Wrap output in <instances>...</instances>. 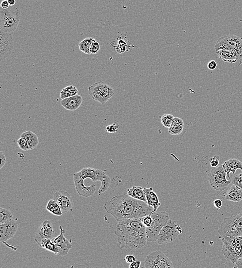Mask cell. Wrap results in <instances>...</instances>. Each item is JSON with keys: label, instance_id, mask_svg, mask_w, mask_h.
I'll return each mask as SVG.
<instances>
[{"label": "cell", "instance_id": "603a6c76", "mask_svg": "<svg viewBox=\"0 0 242 268\" xmlns=\"http://www.w3.org/2000/svg\"><path fill=\"white\" fill-rule=\"evenodd\" d=\"M216 53L219 58L225 62L233 64L240 59L237 54L229 50H220L216 51Z\"/></svg>", "mask_w": 242, "mask_h": 268}, {"label": "cell", "instance_id": "d6986e66", "mask_svg": "<svg viewBox=\"0 0 242 268\" xmlns=\"http://www.w3.org/2000/svg\"><path fill=\"white\" fill-rule=\"evenodd\" d=\"M83 102L82 96L77 95L72 97L62 99L61 105L66 110L70 111H74L80 107Z\"/></svg>", "mask_w": 242, "mask_h": 268}, {"label": "cell", "instance_id": "44dd1931", "mask_svg": "<svg viewBox=\"0 0 242 268\" xmlns=\"http://www.w3.org/2000/svg\"><path fill=\"white\" fill-rule=\"evenodd\" d=\"M223 196L226 200L239 203L242 200V191L237 187L232 185Z\"/></svg>", "mask_w": 242, "mask_h": 268}, {"label": "cell", "instance_id": "f546056e", "mask_svg": "<svg viewBox=\"0 0 242 268\" xmlns=\"http://www.w3.org/2000/svg\"><path fill=\"white\" fill-rule=\"evenodd\" d=\"M78 92L79 91L77 87L74 86H68L62 90L60 93V97L62 100L78 95Z\"/></svg>", "mask_w": 242, "mask_h": 268}, {"label": "cell", "instance_id": "7a4b0ae2", "mask_svg": "<svg viewBox=\"0 0 242 268\" xmlns=\"http://www.w3.org/2000/svg\"><path fill=\"white\" fill-rule=\"evenodd\" d=\"M115 233L121 249H140L147 244L146 227L141 218L119 221Z\"/></svg>", "mask_w": 242, "mask_h": 268}, {"label": "cell", "instance_id": "83f0119b", "mask_svg": "<svg viewBox=\"0 0 242 268\" xmlns=\"http://www.w3.org/2000/svg\"><path fill=\"white\" fill-rule=\"evenodd\" d=\"M46 209L50 213L55 216H62L63 214L61 207L54 199H50L47 205L46 206Z\"/></svg>", "mask_w": 242, "mask_h": 268}, {"label": "cell", "instance_id": "d590c367", "mask_svg": "<svg viewBox=\"0 0 242 268\" xmlns=\"http://www.w3.org/2000/svg\"><path fill=\"white\" fill-rule=\"evenodd\" d=\"M100 50V44L96 40H95L92 43L90 47V53L91 54H96Z\"/></svg>", "mask_w": 242, "mask_h": 268}, {"label": "cell", "instance_id": "9c48e42d", "mask_svg": "<svg viewBox=\"0 0 242 268\" xmlns=\"http://www.w3.org/2000/svg\"><path fill=\"white\" fill-rule=\"evenodd\" d=\"M227 173L223 165L215 167L211 170L208 174V180L213 189L217 191L226 190L232 182L227 180Z\"/></svg>", "mask_w": 242, "mask_h": 268}, {"label": "cell", "instance_id": "e575fe53", "mask_svg": "<svg viewBox=\"0 0 242 268\" xmlns=\"http://www.w3.org/2000/svg\"><path fill=\"white\" fill-rule=\"evenodd\" d=\"M141 220L146 227H149L152 223V218L150 214L141 218Z\"/></svg>", "mask_w": 242, "mask_h": 268}, {"label": "cell", "instance_id": "e0dca14e", "mask_svg": "<svg viewBox=\"0 0 242 268\" xmlns=\"http://www.w3.org/2000/svg\"><path fill=\"white\" fill-rule=\"evenodd\" d=\"M54 234V229L51 221L45 220L38 227L35 236V240L37 244H39L44 239H52Z\"/></svg>", "mask_w": 242, "mask_h": 268}, {"label": "cell", "instance_id": "f6af8a7d", "mask_svg": "<svg viewBox=\"0 0 242 268\" xmlns=\"http://www.w3.org/2000/svg\"><path fill=\"white\" fill-rule=\"evenodd\" d=\"M234 268H242V257L240 258L239 260L235 263Z\"/></svg>", "mask_w": 242, "mask_h": 268}, {"label": "cell", "instance_id": "9a60e30c", "mask_svg": "<svg viewBox=\"0 0 242 268\" xmlns=\"http://www.w3.org/2000/svg\"><path fill=\"white\" fill-rule=\"evenodd\" d=\"M85 178L82 176L80 172L74 174V180L77 192L80 196L89 198L95 193L96 187L95 184L89 186H86L84 184Z\"/></svg>", "mask_w": 242, "mask_h": 268}, {"label": "cell", "instance_id": "4fadbf2b", "mask_svg": "<svg viewBox=\"0 0 242 268\" xmlns=\"http://www.w3.org/2000/svg\"><path fill=\"white\" fill-rule=\"evenodd\" d=\"M18 228V223L13 218L6 222L0 224V241L14 251L17 250V248L8 244L7 241L14 237Z\"/></svg>", "mask_w": 242, "mask_h": 268}, {"label": "cell", "instance_id": "836d02e7", "mask_svg": "<svg viewBox=\"0 0 242 268\" xmlns=\"http://www.w3.org/2000/svg\"><path fill=\"white\" fill-rule=\"evenodd\" d=\"M231 182L233 185L237 187L242 191V173L233 177Z\"/></svg>", "mask_w": 242, "mask_h": 268}, {"label": "cell", "instance_id": "7c38bea8", "mask_svg": "<svg viewBox=\"0 0 242 268\" xmlns=\"http://www.w3.org/2000/svg\"><path fill=\"white\" fill-rule=\"evenodd\" d=\"M146 268H173V263L170 259L160 251L151 252L148 255L145 260V266Z\"/></svg>", "mask_w": 242, "mask_h": 268}, {"label": "cell", "instance_id": "30bf717a", "mask_svg": "<svg viewBox=\"0 0 242 268\" xmlns=\"http://www.w3.org/2000/svg\"><path fill=\"white\" fill-rule=\"evenodd\" d=\"M182 232L183 230L180 225L176 221L170 219L161 231L157 238V243L159 244H164L172 242Z\"/></svg>", "mask_w": 242, "mask_h": 268}, {"label": "cell", "instance_id": "cb8c5ba5", "mask_svg": "<svg viewBox=\"0 0 242 268\" xmlns=\"http://www.w3.org/2000/svg\"><path fill=\"white\" fill-rule=\"evenodd\" d=\"M127 194L135 199L144 201L147 203L146 195L144 188L141 186H133L127 190Z\"/></svg>", "mask_w": 242, "mask_h": 268}, {"label": "cell", "instance_id": "6da1fadb", "mask_svg": "<svg viewBox=\"0 0 242 268\" xmlns=\"http://www.w3.org/2000/svg\"><path fill=\"white\" fill-rule=\"evenodd\" d=\"M106 212L119 221L141 218L153 213V208L144 201L135 199L128 194L118 195L106 202L104 205Z\"/></svg>", "mask_w": 242, "mask_h": 268}, {"label": "cell", "instance_id": "4316f807", "mask_svg": "<svg viewBox=\"0 0 242 268\" xmlns=\"http://www.w3.org/2000/svg\"><path fill=\"white\" fill-rule=\"evenodd\" d=\"M42 248H44L50 252H52L55 255L59 254V250L52 239H44L38 244Z\"/></svg>", "mask_w": 242, "mask_h": 268}, {"label": "cell", "instance_id": "ffe728a7", "mask_svg": "<svg viewBox=\"0 0 242 268\" xmlns=\"http://www.w3.org/2000/svg\"><path fill=\"white\" fill-rule=\"evenodd\" d=\"M144 191L146 195L147 203L149 205V206L153 208V213L156 212L161 205L157 195L154 192L152 187L149 188L145 187Z\"/></svg>", "mask_w": 242, "mask_h": 268}, {"label": "cell", "instance_id": "d6a6232c", "mask_svg": "<svg viewBox=\"0 0 242 268\" xmlns=\"http://www.w3.org/2000/svg\"><path fill=\"white\" fill-rule=\"evenodd\" d=\"M17 143L19 147H20V149L22 150L25 151L31 150L28 143L26 141V139H25L24 138L20 137V138L17 141Z\"/></svg>", "mask_w": 242, "mask_h": 268}, {"label": "cell", "instance_id": "277c9868", "mask_svg": "<svg viewBox=\"0 0 242 268\" xmlns=\"http://www.w3.org/2000/svg\"><path fill=\"white\" fill-rule=\"evenodd\" d=\"M222 252L226 259L236 263L242 257V236L225 237L221 238Z\"/></svg>", "mask_w": 242, "mask_h": 268}, {"label": "cell", "instance_id": "2e32d148", "mask_svg": "<svg viewBox=\"0 0 242 268\" xmlns=\"http://www.w3.org/2000/svg\"><path fill=\"white\" fill-rule=\"evenodd\" d=\"M53 198L61 207L63 214L71 210L74 206L72 196L67 191H57L54 193Z\"/></svg>", "mask_w": 242, "mask_h": 268}, {"label": "cell", "instance_id": "f35d334b", "mask_svg": "<svg viewBox=\"0 0 242 268\" xmlns=\"http://www.w3.org/2000/svg\"><path fill=\"white\" fill-rule=\"evenodd\" d=\"M0 159H1L0 169H2L6 162V159L5 154H4L3 152H2V151L0 152Z\"/></svg>", "mask_w": 242, "mask_h": 268}, {"label": "cell", "instance_id": "f1b7e54d", "mask_svg": "<svg viewBox=\"0 0 242 268\" xmlns=\"http://www.w3.org/2000/svg\"><path fill=\"white\" fill-rule=\"evenodd\" d=\"M95 39L93 37L86 38L85 39L81 41L79 43V46L80 50L82 52L86 54H91L90 53V47L92 44L95 41Z\"/></svg>", "mask_w": 242, "mask_h": 268}, {"label": "cell", "instance_id": "ac0fdd59", "mask_svg": "<svg viewBox=\"0 0 242 268\" xmlns=\"http://www.w3.org/2000/svg\"><path fill=\"white\" fill-rule=\"evenodd\" d=\"M59 229L61 230V234L57 237L53 238L52 240L59 248V253L58 255L64 256L68 254L69 251L72 248V245L71 241L64 236V234L66 231L64 230L61 225L59 226Z\"/></svg>", "mask_w": 242, "mask_h": 268}, {"label": "cell", "instance_id": "484cf974", "mask_svg": "<svg viewBox=\"0 0 242 268\" xmlns=\"http://www.w3.org/2000/svg\"><path fill=\"white\" fill-rule=\"evenodd\" d=\"M20 137L26 139L30 146L31 150L35 149L39 144V140L37 135L32 131H26L25 132H23Z\"/></svg>", "mask_w": 242, "mask_h": 268}, {"label": "cell", "instance_id": "4dcf8cb0", "mask_svg": "<svg viewBox=\"0 0 242 268\" xmlns=\"http://www.w3.org/2000/svg\"><path fill=\"white\" fill-rule=\"evenodd\" d=\"M13 217V215L9 210L0 207V224L6 222Z\"/></svg>", "mask_w": 242, "mask_h": 268}, {"label": "cell", "instance_id": "8992f818", "mask_svg": "<svg viewBox=\"0 0 242 268\" xmlns=\"http://www.w3.org/2000/svg\"><path fill=\"white\" fill-rule=\"evenodd\" d=\"M21 13L18 8L15 12L9 9H0V29L7 33L15 31L20 22Z\"/></svg>", "mask_w": 242, "mask_h": 268}, {"label": "cell", "instance_id": "d4e9b609", "mask_svg": "<svg viewBox=\"0 0 242 268\" xmlns=\"http://www.w3.org/2000/svg\"><path fill=\"white\" fill-rule=\"evenodd\" d=\"M183 128V120L178 117H175L171 126L168 128L169 133L172 135H179L182 132Z\"/></svg>", "mask_w": 242, "mask_h": 268}, {"label": "cell", "instance_id": "ba28073f", "mask_svg": "<svg viewBox=\"0 0 242 268\" xmlns=\"http://www.w3.org/2000/svg\"><path fill=\"white\" fill-rule=\"evenodd\" d=\"M89 93L93 100L105 104L114 95L115 91L104 82H96L89 87Z\"/></svg>", "mask_w": 242, "mask_h": 268}, {"label": "cell", "instance_id": "74e56055", "mask_svg": "<svg viewBox=\"0 0 242 268\" xmlns=\"http://www.w3.org/2000/svg\"><path fill=\"white\" fill-rule=\"evenodd\" d=\"M118 128V126L116 124H111L106 126V131L108 133H115L117 131Z\"/></svg>", "mask_w": 242, "mask_h": 268}, {"label": "cell", "instance_id": "8fae6325", "mask_svg": "<svg viewBox=\"0 0 242 268\" xmlns=\"http://www.w3.org/2000/svg\"><path fill=\"white\" fill-rule=\"evenodd\" d=\"M81 173L85 178H90L93 181H101V186L99 189V195L107 191L110 187L111 180L110 177L107 175L103 170L92 168H84L81 170Z\"/></svg>", "mask_w": 242, "mask_h": 268}, {"label": "cell", "instance_id": "1f68e13d", "mask_svg": "<svg viewBox=\"0 0 242 268\" xmlns=\"http://www.w3.org/2000/svg\"><path fill=\"white\" fill-rule=\"evenodd\" d=\"M174 117L170 114H164L161 119L162 125L166 128H169L173 122Z\"/></svg>", "mask_w": 242, "mask_h": 268}, {"label": "cell", "instance_id": "3957f363", "mask_svg": "<svg viewBox=\"0 0 242 268\" xmlns=\"http://www.w3.org/2000/svg\"><path fill=\"white\" fill-rule=\"evenodd\" d=\"M219 238L242 236V212L225 218L219 226Z\"/></svg>", "mask_w": 242, "mask_h": 268}, {"label": "cell", "instance_id": "7402d4cb", "mask_svg": "<svg viewBox=\"0 0 242 268\" xmlns=\"http://www.w3.org/2000/svg\"><path fill=\"white\" fill-rule=\"evenodd\" d=\"M222 165L224 167L225 170L227 173V175L229 180H230V173H232L234 174L236 173V171L238 169L241 170L242 173V162L237 159H230L225 162L224 164Z\"/></svg>", "mask_w": 242, "mask_h": 268}, {"label": "cell", "instance_id": "bcb514c9", "mask_svg": "<svg viewBox=\"0 0 242 268\" xmlns=\"http://www.w3.org/2000/svg\"><path fill=\"white\" fill-rule=\"evenodd\" d=\"M10 6H13L16 4V0H7Z\"/></svg>", "mask_w": 242, "mask_h": 268}, {"label": "cell", "instance_id": "b9f144b4", "mask_svg": "<svg viewBox=\"0 0 242 268\" xmlns=\"http://www.w3.org/2000/svg\"><path fill=\"white\" fill-rule=\"evenodd\" d=\"M213 205L215 206V207H216L217 210L221 209V207L222 206V202L221 199H215L213 202Z\"/></svg>", "mask_w": 242, "mask_h": 268}, {"label": "cell", "instance_id": "52a82bcc", "mask_svg": "<svg viewBox=\"0 0 242 268\" xmlns=\"http://www.w3.org/2000/svg\"><path fill=\"white\" fill-rule=\"evenodd\" d=\"M215 51L220 50H229L237 54L242 58V37L234 35H229L219 38L215 46Z\"/></svg>", "mask_w": 242, "mask_h": 268}, {"label": "cell", "instance_id": "7bdbcfd3", "mask_svg": "<svg viewBox=\"0 0 242 268\" xmlns=\"http://www.w3.org/2000/svg\"><path fill=\"white\" fill-rule=\"evenodd\" d=\"M141 261H135L130 264L129 267L130 268H139L141 266Z\"/></svg>", "mask_w": 242, "mask_h": 268}, {"label": "cell", "instance_id": "8d00e7d4", "mask_svg": "<svg viewBox=\"0 0 242 268\" xmlns=\"http://www.w3.org/2000/svg\"><path fill=\"white\" fill-rule=\"evenodd\" d=\"M220 157L219 156L215 155L213 157H212L210 158L209 161L211 167L213 168L217 167L219 165Z\"/></svg>", "mask_w": 242, "mask_h": 268}, {"label": "cell", "instance_id": "ab89813d", "mask_svg": "<svg viewBox=\"0 0 242 268\" xmlns=\"http://www.w3.org/2000/svg\"><path fill=\"white\" fill-rule=\"evenodd\" d=\"M207 67H208V69L210 70H213L216 69V67H217V63L215 61L212 60V61H211L208 62Z\"/></svg>", "mask_w": 242, "mask_h": 268}, {"label": "cell", "instance_id": "60d3db41", "mask_svg": "<svg viewBox=\"0 0 242 268\" xmlns=\"http://www.w3.org/2000/svg\"><path fill=\"white\" fill-rule=\"evenodd\" d=\"M124 260H126V262L127 263L130 264V263H132L133 262H135V260H136V259H135V257L134 255H127L126 256V257H125Z\"/></svg>", "mask_w": 242, "mask_h": 268}, {"label": "cell", "instance_id": "5bb4252c", "mask_svg": "<svg viewBox=\"0 0 242 268\" xmlns=\"http://www.w3.org/2000/svg\"><path fill=\"white\" fill-rule=\"evenodd\" d=\"M13 37L9 33L0 29V58L1 61L11 55L14 51Z\"/></svg>", "mask_w": 242, "mask_h": 268}, {"label": "cell", "instance_id": "5b68a950", "mask_svg": "<svg viewBox=\"0 0 242 268\" xmlns=\"http://www.w3.org/2000/svg\"><path fill=\"white\" fill-rule=\"evenodd\" d=\"M152 223L149 227H146V237L150 242L157 241L161 231L167 221L170 219L168 213L165 211H156L150 214Z\"/></svg>", "mask_w": 242, "mask_h": 268}, {"label": "cell", "instance_id": "ee69618b", "mask_svg": "<svg viewBox=\"0 0 242 268\" xmlns=\"http://www.w3.org/2000/svg\"><path fill=\"white\" fill-rule=\"evenodd\" d=\"M9 6L7 0H3L1 3V7L3 9H7Z\"/></svg>", "mask_w": 242, "mask_h": 268}]
</instances>
